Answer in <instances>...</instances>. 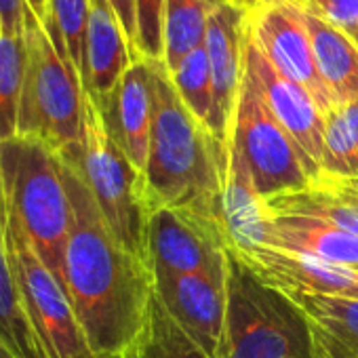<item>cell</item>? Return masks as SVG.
<instances>
[{
  "label": "cell",
  "instance_id": "cell-1",
  "mask_svg": "<svg viewBox=\"0 0 358 358\" xmlns=\"http://www.w3.org/2000/svg\"><path fill=\"white\" fill-rule=\"evenodd\" d=\"M59 162L70 199L64 285L93 354L122 356L148 324L152 270L118 243L80 175Z\"/></svg>",
  "mask_w": 358,
  "mask_h": 358
},
{
  "label": "cell",
  "instance_id": "cell-2",
  "mask_svg": "<svg viewBox=\"0 0 358 358\" xmlns=\"http://www.w3.org/2000/svg\"><path fill=\"white\" fill-rule=\"evenodd\" d=\"M150 72L154 120L143 171L148 209L190 207L222 220L228 150L179 99L164 62H150Z\"/></svg>",
  "mask_w": 358,
  "mask_h": 358
},
{
  "label": "cell",
  "instance_id": "cell-3",
  "mask_svg": "<svg viewBox=\"0 0 358 358\" xmlns=\"http://www.w3.org/2000/svg\"><path fill=\"white\" fill-rule=\"evenodd\" d=\"M0 188L34 251L64 285L70 199L62 177L59 156L47 143L32 137L17 135L3 141Z\"/></svg>",
  "mask_w": 358,
  "mask_h": 358
},
{
  "label": "cell",
  "instance_id": "cell-4",
  "mask_svg": "<svg viewBox=\"0 0 358 358\" xmlns=\"http://www.w3.org/2000/svg\"><path fill=\"white\" fill-rule=\"evenodd\" d=\"M217 358H318L310 322L299 306L264 282L232 249Z\"/></svg>",
  "mask_w": 358,
  "mask_h": 358
},
{
  "label": "cell",
  "instance_id": "cell-5",
  "mask_svg": "<svg viewBox=\"0 0 358 358\" xmlns=\"http://www.w3.org/2000/svg\"><path fill=\"white\" fill-rule=\"evenodd\" d=\"M26 72L17 135L64 156L83 145L87 95L70 57L55 47L43 22L26 9Z\"/></svg>",
  "mask_w": 358,
  "mask_h": 358
},
{
  "label": "cell",
  "instance_id": "cell-6",
  "mask_svg": "<svg viewBox=\"0 0 358 358\" xmlns=\"http://www.w3.org/2000/svg\"><path fill=\"white\" fill-rule=\"evenodd\" d=\"M59 158L80 175L118 243L148 266L150 209L145 203L143 173L133 166L114 141L99 106L89 95L83 145Z\"/></svg>",
  "mask_w": 358,
  "mask_h": 358
},
{
  "label": "cell",
  "instance_id": "cell-7",
  "mask_svg": "<svg viewBox=\"0 0 358 358\" xmlns=\"http://www.w3.org/2000/svg\"><path fill=\"white\" fill-rule=\"evenodd\" d=\"M228 160L247 173L264 201L306 190L316 179L297 143L268 110L247 68L230 127Z\"/></svg>",
  "mask_w": 358,
  "mask_h": 358
},
{
  "label": "cell",
  "instance_id": "cell-8",
  "mask_svg": "<svg viewBox=\"0 0 358 358\" xmlns=\"http://www.w3.org/2000/svg\"><path fill=\"white\" fill-rule=\"evenodd\" d=\"M0 217L5 243L17 278L26 314L49 358H97L78 322L74 306L45 262L34 251L24 228L11 213L0 188Z\"/></svg>",
  "mask_w": 358,
  "mask_h": 358
},
{
  "label": "cell",
  "instance_id": "cell-9",
  "mask_svg": "<svg viewBox=\"0 0 358 358\" xmlns=\"http://www.w3.org/2000/svg\"><path fill=\"white\" fill-rule=\"evenodd\" d=\"M230 243L224 222L190 207H158L148 217V266L226 285Z\"/></svg>",
  "mask_w": 358,
  "mask_h": 358
},
{
  "label": "cell",
  "instance_id": "cell-10",
  "mask_svg": "<svg viewBox=\"0 0 358 358\" xmlns=\"http://www.w3.org/2000/svg\"><path fill=\"white\" fill-rule=\"evenodd\" d=\"M303 9L301 0H268L247 11V34L272 68L303 87L327 114L335 103L318 76Z\"/></svg>",
  "mask_w": 358,
  "mask_h": 358
},
{
  "label": "cell",
  "instance_id": "cell-11",
  "mask_svg": "<svg viewBox=\"0 0 358 358\" xmlns=\"http://www.w3.org/2000/svg\"><path fill=\"white\" fill-rule=\"evenodd\" d=\"M245 43L247 11L234 0H228L209 17L203 41L213 76V112L209 131L226 150L245 76Z\"/></svg>",
  "mask_w": 358,
  "mask_h": 358
},
{
  "label": "cell",
  "instance_id": "cell-12",
  "mask_svg": "<svg viewBox=\"0 0 358 358\" xmlns=\"http://www.w3.org/2000/svg\"><path fill=\"white\" fill-rule=\"evenodd\" d=\"M245 68L251 74L255 87L259 89L272 116L291 135V139L306 156L314 177H318L324 114L314 101V97L297 83L278 74L272 64L255 49L249 34L245 43Z\"/></svg>",
  "mask_w": 358,
  "mask_h": 358
},
{
  "label": "cell",
  "instance_id": "cell-13",
  "mask_svg": "<svg viewBox=\"0 0 358 358\" xmlns=\"http://www.w3.org/2000/svg\"><path fill=\"white\" fill-rule=\"evenodd\" d=\"M154 295L169 316L211 358L220 356L226 318V285L199 274L152 270Z\"/></svg>",
  "mask_w": 358,
  "mask_h": 358
},
{
  "label": "cell",
  "instance_id": "cell-14",
  "mask_svg": "<svg viewBox=\"0 0 358 358\" xmlns=\"http://www.w3.org/2000/svg\"><path fill=\"white\" fill-rule=\"evenodd\" d=\"M232 249V247H230ZM264 282L282 293L339 295L358 299V272L303 253L266 245L232 249Z\"/></svg>",
  "mask_w": 358,
  "mask_h": 358
},
{
  "label": "cell",
  "instance_id": "cell-15",
  "mask_svg": "<svg viewBox=\"0 0 358 358\" xmlns=\"http://www.w3.org/2000/svg\"><path fill=\"white\" fill-rule=\"evenodd\" d=\"M99 110L114 141L120 145L133 166L143 173L154 120V87L150 62H133L110 99Z\"/></svg>",
  "mask_w": 358,
  "mask_h": 358
},
{
  "label": "cell",
  "instance_id": "cell-16",
  "mask_svg": "<svg viewBox=\"0 0 358 358\" xmlns=\"http://www.w3.org/2000/svg\"><path fill=\"white\" fill-rule=\"evenodd\" d=\"M124 30L108 0H91L80 72L85 93L101 108L133 64Z\"/></svg>",
  "mask_w": 358,
  "mask_h": 358
},
{
  "label": "cell",
  "instance_id": "cell-17",
  "mask_svg": "<svg viewBox=\"0 0 358 358\" xmlns=\"http://www.w3.org/2000/svg\"><path fill=\"white\" fill-rule=\"evenodd\" d=\"M266 213L259 245L303 253L352 270L358 268V236L316 217L270 213L268 209Z\"/></svg>",
  "mask_w": 358,
  "mask_h": 358
},
{
  "label": "cell",
  "instance_id": "cell-18",
  "mask_svg": "<svg viewBox=\"0 0 358 358\" xmlns=\"http://www.w3.org/2000/svg\"><path fill=\"white\" fill-rule=\"evenodd\" d=\"M306 314L318 358H358V299L287 293Z\"/></svg>",
  "mask_w": 358,
  "mask_h": 358
},
{
  "label": "cell",
  "instance_id": "cell-19",
  "mask_svg": "<svg viewBox=\"0 0 358 358\" xmlns=\"http://www.w3.org/2000/svg\"><path fill=\"white\" fill-rule=\"evenodd\" d=\"M312 38L314 64L335 106L358 99V47L354 41L322 17L303 9Z\"/></svg>",
  "mask_w": 358,
  "mask_h": 358
},
{
  "label": "cell",
  "instance_id": "cell-20",
  "mask_svg": "<svg viewBox=\"0 0 358 358\" xmlns=\"http://www.w3.org/2000/svg\"><path fill=\"white\" fill-rule=\"evenodd\" d=\"M0 343L15 358H49L24 306L0 217Z\"/></svg>",
  "mask_w": 358,
  "mask_h": 358
},
{
  "label": "cell",
  "instance_id": "cell-21",
  "mask_svg": "<svg viewBox=\"0 0 358 358\" xmlns=\"http://www.w3.org/2000/svg\"><path fill=\"white\" fill-rule=\"evenodd\" d=\"M224 3L228 0H166L162 62L169 72L203 45L207 22Z\"/></svg>",
  "mask_w": 358,
  "mask_h": 358
},
{
  "label": "cell",
  "instance_id": "cell-22",
  "mask_svg": "<svg viewBox=\"0 0 358 358\" xmlns=\"http://www.w3.org/2000/svg\"><path fill=\"white\" fill-rule=\"evenodd\" d=\"M266 209L270 213L316 217L348 234L358 236V201L331 192L318 182H312L306 190L268 199Z\"/></svg>",
  "mask_w": 358,
  "mask_h": 358
},
{
  "label": "cell",
  "instance_id": "cell-23",
  "mask_svg": "<svg viewBox=\"0 0 358 358\" xmlns=\"http://www.w3.org/2000/svg\"><path fill=\"white\" fill-rule=\"evenodd\" d=\"M320 175L333 179L358 177V99L324 114Z\"/></svg>",
  "mask_w": 358,
  "mask_h": 358
},
{
  "label": "cell",
  "instance_id": "cell-24",
  "mask_svg": "<svg viewBox=\"0 0 358 358\" xmlns=\"http://www.w3.org/2000/svg\"><path fill=\"white\" fill-rule=\"evenodd\" d=\"M122 358H211L184 329L169 316L162 303L152 299L150 318L137 341Z\"/></svg>",
  "mask_w": 358,
  "mask_h": 358
},
{
  "label": "cell",
  "instance_id": "cell-25",
  "mask_svg": "<svg viewBox=\"0 0 358 358\" xmlns=\"http://www.w3.org/2000/svg\"><path fill=\"white\" fill-rule=\"evenodd\" d=\"M24 72V36H0V143L17 137Z\"/></svg>",
  "mask_w": 358,
  "mask_h": 358
},
{
  "label": "cell",
  "instance_id": "cell-26",
  "mask_svg": "<svg viewBox=\"0 0 358 358\" xmlns=\"http://www.w3.org/2000/svg\"><path fill=\"white\" fill-rule=\"evenodd\" d=\"M171 80L184 106L194 114L199 122L209 129L213 112V76L205 45L190 51L171 72Z\"/></svg>",
  "mask_w": 358,
  "mask_h": 358
},
{
  "label": "cell",
  "instance_id": "cell-27",
  "mask_svg": "<svg viewBox=\"0 0 358 358\" xmlns=\"http://www.w3.org/2000/svg\"><path fill=\"white\" fill-rule=\"evenodd\" d=\"M89 7H91V0H49V11L45 15L51 20V24L59 32L66 53L72 59L78 76L85 64Z\"/></svg>",
  "mask_w": 358,
  "mask_h": 358
},
{
  "label": "cell",
  "instance_id": "cell-28",
  "mask_svg": "<svg viewBox=\"0 0 358 358\" xmlns=\"http://www.w3.org/2000/svg\"><path fill=\"white\" fill-rule=\"evenodd\" d=\"M164 3L166 0H137V55L139 59L162 62Z\"/></svg>",
  "mask_w": 358,
  "mask_h": 358
},
{
  "label": "cell",
  "instance_id": "cell-29",
  "mask_svg": "<svg viewBox=\"0 0 358 358\" xmlns=\"http://www.w3.org/2000/svg\"><path fill=\"white\" fill-rule=\"evenodd\" d=\"M306 7L348 36L358 30V0H306Z\"/></svg>",
  "mask_w": 358,
  "mask_h": 358
},
{
  "label": "cell",
  "instance_id": "cell-30",
  "mask_svg": "<svg viewBox=\"0 0 358 358\" xmlns=\"http://www.w3.org/2000/svg\"><path fill=\"white\" fill-rule=\"evenodd\" d=\"M26 0H0V36H24Z\"/></svg>",
  "mask_w": 358,
  "mask_h": 358
},
{
  "label": "cell",
  "instance_id": "cell-31",
  "mask_svg": "<svg viewBox=\"0 0 358 358\" xmlns=\"http://www.w3.org/2000/svg\"><path fill=\"white\" fill-rule=\"evenodd\" d=\"M108 3L122 26L124 36L131 47V53H133V59L137 62L139 59V55H137V0H108Z\"/></svg>",
  "mask_w": 358,
  "mask_h": 358
},
{
  "label": "cell",
  "instance_id": "cell-32",
  "mask_svg": "<svg viewBox=\"0 0 358 358\" xmlns=\"http://www.w3.org/2000/svg\"><path fill=\"white\" fill-rule=\"evenodd\" d=\"M314 182L322 184L324 188H329L331 192H337V194H343L348 199H354L358 201V177L354 179H333V177H324V175H318Z\"/></svg>",
  "mask_w": 358,
  "mask_h": 358
},
{
  "label": "cell",
  "instance_id": "cell-33",
  "mask_svg": "<svg viewBox=\"0 0 358 358\" xmlns=\"http://www.w3.org/2000/svg\"><path fill=\"white\" fill-rule=\"evenodd\" d=\"M26 5H28V9L43 22L45 20V15H47V11H49V0H26Z\"/></svg>",
  "mask_w": 358,
  "mask_h": 358
},
{
  "label": "cell",
  "instance_id": "cell-34",
  "mask_svg": "<svg viewBox=\"0 0 358 358\" xmlns=\"http://www.w3.org/2000/svg\"><path fill=\"white\" fill-rule=\"evenodd\" d=\"M234 3H236L238 7H243L245 11H251V9H255V7L268 3V0H234ZM301 3H306V0H301Z\"/></svg>",
  "mask_w": 358,
  "mask_h": 358
},
{
  "label": "cell",
  "instance_id": "cell-35",
  "mask_svg": "<svg viewBox=\"0 0 358 358\" xmlns=\"http://www.w3.org/2000/svg\"><path fill=\"white\" fill-rule=\"evenodd\" d=\"M0 358H15V356H13V354H11L3 343H0Z\"/></svg>",
  "mask_w": 358,
  "mask_h": 358
},
{
  "label": "cell",
  "instance_id": "cell-36",
  "mask_svg": "<svg viewBox=\"0 0 358 358\" xmlns=\"http://www.w3.org/2000/svg\"><path fill=\"white\" fill-rule=\"evenodd\" d=\"M350 38H352V41H354V45L358 47V30H356V32H354V34H352Z\"/></svg>",
  "mask_w": 358,
  "mask_h": 358
},
{
  "label": "cell",
  "instance_id": "cell-37",
  "mask_svg": "<svg viewBox=\"0 0 358 358\" xmlns=\"http://www.w3.org/2000/svg\"><path fill=\"white\" fill-rule=\"evenodd\" d=\"M114 358H122V356H114Z\"/></svg>",
  "mask_w": 358,
  "mask_h": 358
},
{
  "label": "cell",
  "instance_id": "cell-38",
  "mask_svg": "<svg viewBox=\"0 0 358 358\" xmlns=\"http://www.w3.org/2000/svg\"><path fill=\"white\" fill-rule=\"evenodd\" d=\"M354 270H356V272H358V268H354Z\"/></svg>",
  "mask_w": 358,
  "mask_h": 358
}]
</instances>
